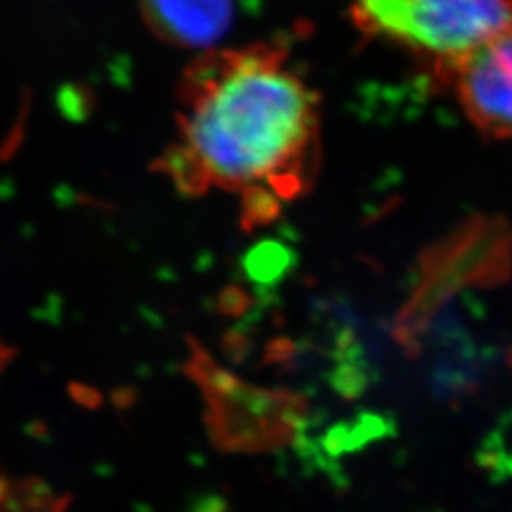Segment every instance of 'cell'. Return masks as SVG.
Segmentation results:
<instances>
[{
	"label": "cell",
	"instance_id": "obj_1",
	"mask_svg": "<svg viewBox=\"0 0 512 512\" xmlns=\"http://www.w3.org/2000/svg\"><path fill=\"white\" fill-rule=\"evenodd\" d=\"M321 164V101L281 44L213 48L177 88L160 175L179 194L238 198L253 228L308 194Z\"/></svg>",
	"mask_w": 512,
	"mask_h": 512
},
{
	"label": "cell",
	"instance_id": "obj_2",
	"mask_svg": "<svg viewBox=\"0 0 512 512\" xmlns=\"http://www.w3.org/2000/svg\"><path fill=\"white\" fill-rule=\"evenodd\" d=\"M355 29L418 57L435 84L512 31V0H346Z\"/></svg>",
	"mask_w": 512,
	"mask_h": 512
},
{
	"label": "cell",
	"instance_id": "obj_3",
	"mask_svg": "<svg viewBox=\"0 0 512 512\" xmlns=\"http://www.w3.org/2000/svg\"><path fill=\"white\" fill-rule=\"evenodd\" d=\"M205 406V429L224 454L258 456L291 446L310 420V403L293 389L243 380L198 344L188 340L183 366Z\"/></svg>",
	"mask_w": 512,
	"mask_h": 512
},
{
	"label": "cell",
	"instance_id": "obj_4",
	"mask_svg": "<svg viewBox=\"0 0 512 512\" xmlns=\"http://www.w3.org/2000/svg\"><path fill=\"white\" fill-rule=\"evenodd\" d=\"M469 122L495 141H512V31L486 42L446 74Z\"/></svg>",
	"mask_w": 512,
	"mask_h": 512
},
{
	"label": "cell",
	"instance_id": "obj_5",
	"mask_svg": "<svg viewBox=\"0 0 512 512\" xmlns=\"http://www.w3.org/2000/svg\"><path fill=\"white\" fill-rule=\"evenodd\" d=\"M148 29L179 48H207L232 25L234 0H141Z\"/></svg>",
	"mask_w": 512,
	"mask_h": 512
}]
</instances>
